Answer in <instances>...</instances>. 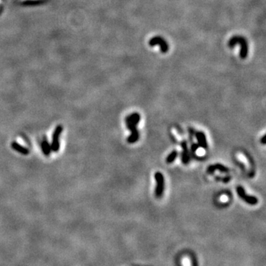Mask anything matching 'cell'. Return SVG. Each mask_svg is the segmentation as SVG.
<instances>
[{"mask_svg":"<svg viewBox=\"0 0 266 266\" xmlns=\"http://www.w3.org/2000/svg\"><path fill=\"white\" fill-rule=\"evenodd\" d=\"M149 44L151 47H154L155 45H159L160 47L161 53H165L168 50V44L166 41V40L161 36H155L150 39L149 41Z\"/></svg>","mask_w":266,"mask_h":266,"instance_id":"cell-6","label":"cell"},{"mask_svg":"<svg viewBox=\"0 0 266 266\" xmlns=\"http://www.w3.org/2000/svg\"><path fill=\"white\" fill-rule=\"evenodd\" d=\"M11 147L13 150H15L16 152H19L21 155H27L29 154L30 151L27 148H26L25 146H23L22 145H21L20 143H19L16 141H13L11 143Z\"/></svg>","mask_w":266,"mask_h":266,"instance_id":"cell-10","label":"cell"},{"mask_svg":"<svg viewBox=\"0 0 266 266\" xmlns=\"http://www.w3.org/2000/svg\"><path fill=\"white\" fill-rule=\"evenodd\" d=\"M41 150H42L43 154H44L46 157L50 156V154H51V152H52L51 145H50V143H49L48 140L46 138V137H43L42 140H41Z\"/></svg>","mask_w":266,"mask_h":266,"instance_id":"cell-11","label":"cell"},{"mask_svg":"<svg viewBox=\"0 0 266 266\" xmlns=\"http://www.w3.org/2000/svg\"><path fill=\"white\" fill-rule=\"evenodd\" d=\"M265 137H266V135H265V134L264 135L261 137V139H260V142H261L262 144H265Z\"/></svg>","mask_w":266,"mask_h":266,"instance_id":"cell-16","label":"cell"},{"mask_svg":"<svg viewBox=\"0 0 266 266\" xmlns=\"http://www.w3.org/2000/svg\"><path fill=\"white\" fill-rule=\"evenodd\" d=\"M236 44L240 45V52H239L240 58L242 59H245L248 53V46L246 39L241 35H234L229 39L228 47H233Z\"/></svg>","mask_w":266,"mask_h":266,"instance_id":"cell-2","label":"cell"},{"mask_svg":"<svg viewBox=\"0 0 266 266\" xmlns=\"http://www.w3.org/2000/svg\"><path fill=\"white\" fill-rule=\"evenodd\" d=\"M236 192L238 195L242 200H243L246 203L249 204L251 205H255L258 203V199L254 196H251L245 193V191L242 186H237L236 187Z\"/></svg>","mask_w":266,"mask_h":266,"instance_id":"cell-5","label":"cell"},{"mask_svg":"<svg viewBox=\"0 0 266 266\" xmlns=\"http://www.w3.org/2000/svg\"><path fill=\"white\" fill-rule=\"evenodd\" d=\"M177 155H178V152H177V151H176V150L172 151V152H170L169 155L167 156L166 159V162L168 164L171 163H173L174 160H175V159L177 158Z\"/></svg>","mask_w":266,"mask_h":266,"instance_id":"cell-12","label":"cell"},{"mask_svg":"<svg viewBox=\"0 0 266 266\" xmlns=\"http://www.w3.org/2000/svg\"><path fill=\"white\" fill-rule=\"evenodd\" d=\"M181 147H182V155H181L182 163L184 164H188L189 163V160H190V157H189L187 143H186V140H183V141L181 142Z\"/></svg>","mask_w":266,"mask_h":266,"instance_id":"cell-8","label":"cell"},{"mask_svg":"<svg viewBox=\"0 0 266 266\" xmlns=\"http://www.w3.org/2000/svg\"><path fill=\"white\" fill-rule=\"evenodd\" d=\"M198 148H199L198 144H197V143H192V146H191V149H192V153H195L196 151L198 149Z\"/></svg>","mask_w":266,"mask_h":266,"instance_id":"cell-14","label":"cell"},{"mask_svg":"<svg viewBox=\"0 0 266 266\" xmlns=\"http://www.w3.org/2000/svg\"><path fill=\"white\" fill-rule=\"evenodd\" d=\"M155 179L156 181V188H155V196L158 198H160L163 196L164 192V176L160 171H157L155 174Z\"/></svg>","mask_w":266,"mask_h":266,"instance_id":"cell-4","label":"cell"},{"mask_svg":"<svg viewBox=\"0 0 266 266\" xmlns=\"http://www.w3.org/2000/svg\"><path fill=\"white\" fill-rule=\"evenodd\" d=\"M19 2H22V3H27V2H39V1H42L44 0H17Z\"/></svg>","mask_w":266,"mask_h":266,"instance_id":"cell-13","label":"cell"},{"mask_svg":"<svg viewBox=\"0 0 266 266\" xmlns=\"http://www.w3.org/2000/svg\"><path fill=\"white\" fill-rule=\"evenodd\" d=\"M195 137L197 140V144L199 147L205 149L208 148V143H207L206 136H205V133L202 132H195Z\"/></svg>","mask_w":266,"mask_h":266,"instance_id":"cell-7","label":"cell"},{"mask_svg":"<svg viewBox=\"0 0 266 266\" xmlns=\"http://www.w3.org/2000/svg\"><path fill=\"white\" fill-rule=\"evenodd\" d=\"M4 0H0V13L2 10L3 7H4Z\"/></svg>","mask_w":266,"mask_h":266,"instance_id":"cell-15","label":"cell"},{"mask_svg":"<svg viewBox=\"0 0 266 266\" xmlns=\"http://www.w3.org/2000/svg\"><path fill=\"white\" fill-rule=\"evenodd\" d=\"M62 132H63V126L61 125H58L55 128L52 136L51 143H50L52 152H57L60 149V136Z\"/></svg>","mask_w":266,"mask_h":266,"instance_id":"cell-3","label":"cell"},{"mask_svg":"<svg viewBox=\"0 0 266 266\" xmlns=\"http://www.w3.org/2000/svg\"><path fill=\"white\" fill-rule=\"evenodd\" d=\"M140 120V115L137 112H133L126 118V127L131 132V134L127 138V142L129 143H134L138 140L139 132L137 126Z\"/></svg>","mask_w":266,"mask_h":266,"instance_id":"cell-1","label":"cell"},{"mask_svg":"<svg viewBox=\"0 0 266 266\" xmlns=\"http://www.w3.org/2000/svg\"><path fill=\"white\" fill-rule=\"evenodd\" d=\"M215 170H219L220 171L223 173H227L228 172V168H227L226 166H225L223 164H220V163H216V164H213V165L209 166L207 168V172L210 174H212L215 171Z\"/></svg>","mask_w":266,"mask_h":266,"instance_id":"cell-9","label":"cell"}]
</instances>
